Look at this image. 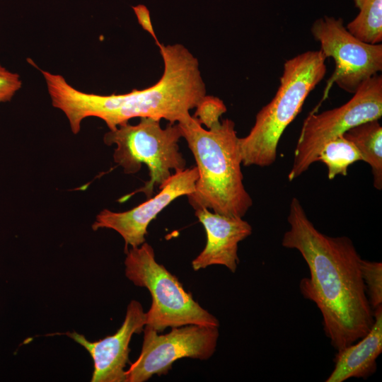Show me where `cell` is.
I'll return each mask as SVG.
<instances>
[{
    "mask_svg": "<svg viewBox=\"0 0 382 382\" xmlns=\"http://www.w3.org/2000/svg\"><path fill=\"white\" fill-rule=\"evenodd\" d=\"M287 221L290 228L282 245L298 250L309 269L300 291L319 309L325 333L339 351L364 336L374 323L361 273L362 259L349 237L319 231L296 197L291 201Z\"/></svg>",
    "mask_w": 382,
    "mask_h": 382,
    "instance_id": "6da1fadb",
    "label": "cell"
},
{
    "mask_svg": "<svg viewBox=\"0 0 382 382\" xmlns=\"http://www.w3.org/2000/svg\"><path fill=\"white\" fill-rule=\"evenodd\" d=\"M163 61V73L153 86L123 94L86 93L59 75L43 71L52 105L66 116L71 130L78 134L83 120L96 117L110 130L135 117L165 119L169 123L188 120L206 95L198 59L183 45L157 44Z\"/></svg>",
    "mask_w": 382,
    "mask_h": 382,
    "instance_id": "7a4b0ae2",
    "label": "cell"
},
{
    "mask_svg": "<svg viewBox=\"0 0 382 382\" xmlns=\"http://www.w3.org/2000/svg\"><path fill=\"white\" fill-rule=\"evenodd\" d=\"M178 125L198 171L195 190L187 195L189 204L195 209L206 208L224 216L243 218L253 200L243 182L239 137L234 122L225 119L206 129L191 115Z\"/></svg>",
    "mask_w": 382,
    "mask_h": 382,
    "instance_id": "3957f363",
    "label": "cell"
},
{
    "mask_svg": "<svg viewBox=\"0 0 382 382\" xmlns=\"http://www.w3.org/2000/svg\"><path fill=\"white\" fill-rule=\"evenodd\" d=\"M325 59L319 50L285 62L275 96L257 112L248 135L239 138L243 166L265 167L275 162L281 136L326 73Z\"/></svg>",
    "mask_w": 382,
    "mask_h": 382,
    "instance_id": "277c9868",
    "label": "cell"
},
{
    "mask_svg": "<svg viewBox=\"0 0 382 382\" xmlns=\"http://www.w3.org/2000/svg\"><path fill=\"white\" fill-rule=\"evenodd\" d=\"M160 120L141 117L135 125L128 122L105 134L104 143L116 145L114 161L126 174H135L146 164L150 179L145 185L120 199L123 202L137 192H143L147 199L152 197L155 185L159 189L172 175L171 170L185 168L186 161L180 153L178 141L182 131L178 125L169 123L162 128Z\"/></svg>",
    "mask_w": 382,
    "mask_h": 382,
    "instance_id": "5b68a950",
    "label": "cell"
},
{
    "mask_svg": "<svg viewBox=\"0 0 382 382\" xmlns=\"http://www.w3.org/2000/svg\"><path fill=\"white\" fill-rule=\"evenodd\" d=\"M125 254V276L134 285L146 288L151 296L145 326L158 332L191 324L219 327L218 319L185 290L175 275L156 262L154 250L148 243L129 248Z\"/></svg>",
    "mask_w": 382,
    "mask_h": 382,
    "instance_id": "8992f818",
    "label": "cell"
},
{
    "mask_svg": "<svg viewBox=\"0 0 382 382\" xmlns=\"http://www.w3.org/2000/svg\"><path fill=\"white\" fill-rule=\"evenodd\" d=\"M381 116L382 76L378 74L363 82L345 104L321 113H311L302 125L289 180H295L318 161L319 151L326 142Z\"/></svg>",
    "mask_w": 382,
    "mask_h": 382,
    "instance_id": "52a82bcc",
    "label": "cell"
},
{
    "mask_svg": "<svg viewBox=\"0 0 382 382\" xmlns=\"http://www.w3.org/2000/svg\"><path fill=\"white\" fill-rule=\"evenodd\" d=\"M218 326L186 325L171 328L159 335L145 326L141 353L126 370V382H145L154 375H165L182 358L209 359L215 352L219 336Z\"/></svg>",
    "mask_w": 382,
    "mask_h": 382,
    "instance_id": "ba28073f",
    "label": "cell"
},
{
    "mask_svg": "<svg viewBox=\"0 0 382 382\" xmlns=\"http://www.w3.org/2000/svg\"><path fill=\"white\" fill-rule=\"evenodd\" d=\"M311 33L320 42V52L335 63L327 90L335 83L354 93L359 86L382 70V45L364 42L353 35L341 18L325 17L316 20Z\"/></svg>",
    "mask_w": 382,
    "mask_h": 382,
    "instance_id": "9c48e42d",
    "label": "cell"
},
{
    "mask_svg": "<svg viewBox=\"0 0 382 382\" xmlns=\"http://www.w3.org/2000/svg\"><path fill=\"white\" fill-rule=\"evenodd\" d=\"M197 178L196 166L175 171L156 195L139 205L122 212L102 210L96 216L92 228H110L117 232L125 241V253L129 246L138 247L146 242L150 222L175 199L192 193Z\"/></svg>",
    "mask_w": 382,
    "mask_h": 382,
    "instance_id": "30bf717a",
    "label": "cell"
},
{
    "mask_svg": "<svg viewBox=\"0 0 382 382\" xmlns=\"http://www.w3.org/2000/svg\"><path fill=\"white\" fill-rule=\"evenodd\" d=\"M146 325V312L140 302L132 300L118 330L98 341H88L76 332L64 333L84 347L93 361L91 382H126L127 364L129 363V343L134 334H140Z\"/></svg>",
    "mask_w": 382,
    "mask_h": 382,
    "instance_id": "8fae6325",
    "label": "cell"
},
{
    "mask_svg": "<svg viewBox=\"0 0 382 382\" xmlns=\"http://www.w3.org/2000/svg\"><path fill=\"white\" fill-rule=\"evenodd\" d=\"M203 225L207 243L203 250L192 261L195 271L211 265H223L231 272L237 270L238 243L252 233V227L243 218L211 212L206 208L195 209Z\"/></svg>",
    "mask_w": 382,
    "mask_h": 382,
    "instance_id": "7c38bea8",
    "label": "cell"
},
{
    "mask_svg": "<svg viewBox=\"0 0 382 382\" xmlns=\"http://www.w3.org/2000/svg\"><path fill=\"white\" fill-rule=\"evenodd\" d=\"M374 323L361 338L337 351L335 366L326 382H343L350 378H366L377 369L382 352V307L374 311Z\"/></svg>",
    "mask_w": 382,
    "mask_h": 382,
    "instance_id": "4fadbf2b",
    "label": "cell"
},
{
    "mask_svg": "<svg viewBox=\"0 0 382 382\" xmlns=\"http://www.w3.org/2000/svg\"><path fill=\"white\" fill-rule=\"evenodd\" d=\"M360 151L371 168L374 187L382 189V127L378 120L359 124L342 134Z\"/></svg>",
    "mask_w": 382,
    "mask_h": 382,
    "instance_id": "5bb4252c",
    "label": "cell"
},
{
    "mask_svg": "<svg viewBox=\"0 0 382 382\" xmlns=\"http://www.w3.org/2000/svg\"><path fill=\"white\" fill-rule=\"evenodd\" d=\"M317 160L327 166L329 180L339 175H347L350 165L363 161L357 146L342 134L326 142L320 150Z\"/></svg>",
    "mask_w": 382,
    "mask_h": 382,
    "instance_id": "9a60e30c",
    "label": "cell"
},
{
    "mask_svg": "<svg viewBox=\"0 0 382 382\" xmlns=\"http://www.w3.org/2000/svg\"><path fill=\"white\" fill-rule=\"evenodd\" d=\"M359 9L358 16L347 29L356 37L369 44L382 41V0H354Z\"/></svg>",
    "mask_w": 382,
    "mask_h": 382,
    "instance_id": "2e32d148",
    "label": "cell"
},
{
    "mask_svg": "<svg viewBox=\"0 0 382 382\" xmlns=\"http://www.w3.org/2000/svg\"><path fill=\"white\" fill-rule=\"evenodd\" d=\"M361 273L373 312L382 307V263L361 260Z\"/></svg>",
    "mask_w": 382,
    "mask_h": 382,
    "instance_id": "e0dca14e",
    "label": "cell"
},
{
    "mask_svg": "<svg viewBox=\"0 0 382 382\" xmlns=\"http://www.w3.org/2000/svg\"><path fill=\"white\" fill-rule=\"evenodd\" d=\"M193 115L207 129L220 124V117L226 110L224 101L218 97L205 95L196 106Z\"/></svg>",
    "mask_w": 382,
    "mask_h": 382,
    "instance_id": "ac0fdd59",
    "label": "cell"
},
{
    "mask_svg": "<svg viewBox=\"0 0 382 382\" xmlns=\"http://www.w3.org/2000/svg\"><path fill=\"white\" fill-rule=\"evenodd\" d=\"M22 85L20 76L0 64V102L11 100Z\"/></svg>",
    "mask_w": 382,
    "mask_h": 382,
    "instance_id": "d6986e66",
    "label": "cell"
},
{
    "mask_svg": "<svg viewBox=\"0 0 382 382\" xmlns=\"http://www.w3.org/2000/svg\"><path fill=\"white\" fill-rule=\"evenodd\" d=\"M137 16L139 24L141 28L149 33L154 39L156 43L159 42L154 32L150 12L147 7L143 4H139L132 7Z\"/></svg>",
    "mask_w": 382,
    "mask_h": 382,
    "instance_id": "ffe728a7",
    "label": "cell"
}]
</instances>
